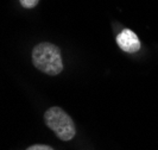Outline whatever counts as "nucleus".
I'll return each instance as SVG.
<instances>
[{
  "label": "nucleus",
  "mask_w": 158,
  "mask_h": 150,
  "mask_svg": "<svg viewBox=\"0 0 158 150\" xmlns=\"http://www.w3.org/2000/svg\"><path fill=\"white\" fill-rule=\"evenodd\" d=\"M22 6L25 8H33L35 6H37L40 0H19Z\"/></svg>",
  "instance_id": "obj_4"
},
{
  "label": "nucleus",
  "mask_w": 158,
  "mask_h": 150,
  "mask_svg": "<svg viewBox=\"0 0 158 150\" xmlns=\"http://www.w3.org/2000/svg\"><path fill=\"white\" fill-rule=\"evenodd\" d=\"M26 150H54V149L51 147H49V145H44V144H35V145L29 147Z\"/></svg>",
  "instance_id": "obj_5"
},
{
  "label": "nucleus",
  "mask_w": 158,
  "mask_h": 150,
  "mask_svg": "<svg viewBox=\"0 0 158 150\" xmlns=\"http://www.w3.org/2000/svg\"><path fill=\"white\" fill-rule=\"evenodd\" d=\"M44 122L61 141L68 142L76 135V129L73 119L61 107H50L44 113Z\"/></svg>",
  "instance_id": "obj_2"
},
{
  "label": "nucleus",
  "mask_w": 158,
  "mask_h": 150,
  "mask_svg": "<svg viewBox=\"0 0 158 150\" xmlns=\"http://www.w3.org/2000/svg\"><path fill=\"white\" fill-rule=\"evenodd\" d=\"M117 44L123 51L130 54L137 53L140 49V41L138 36L130 29H124L117 36Z\"/></svg>",
  "instance_id": "obj_3"
},
{
  "label": "nucleus",
  "mask_w": 158,
  "mask_h": 150,
  "mask_svg": "<svg viewBox=\"0 0 158 150\" xmlns=\"http://www.w3.org/2000/svg\"><path fill=\"white\" fill-rule=\"evenodd\" d=\"M32 63L38 71L50 76L58 75L63 71V61L60 48L48 42L40 43L33 48Z\"/></svg>",
  "instance_id": "obj_1"
}]
</instances>
